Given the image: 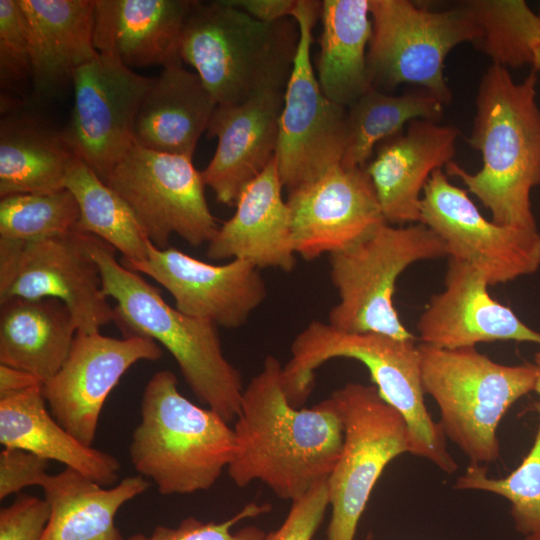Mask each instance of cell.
<instances>
[{
	"instance_id": "7c38bea8",
	"label": "cell",
	"mask_w": 540,
	"mask_h": 540,
	"mask_svg": "<svg viewBox=\"0 0 540 540\" xmlns=\"http://www.w3.org/2000/svg\"><path fill=\"white\" fill-rule=\"evenodd\" d=\"M103 181L127 203L159 249L168 248L172 234L196 247L218 231L192 158L134 144Z\"/></svg>"
},
{
	"instance_id": "74e56055",
	"label": "cell",
	"mask_w": 540,
	"mask_h": 540,
	"mask_svg": "<svg viewBox=\"0 0 540 540\" xmlns=\"http://www.w3.org/2000/svg\"><path fill=\"white\" fill-rule=\"evenodd\" d=\"M327 480L292 501L280 527L266 534L262 540H312L329 507Z\"/></svg>"
},
{
	"instance_id": "cb8c5ba5",
	"label": "cell",
	"mask_w": 540,
	"mask_h": 540,
	"mask_svg": "<svg viewBox=\"0 0 540 540\" xmlns=\"http://www.w3.org/2000/svg\"><path fill=\"white\" fill-rule=\"evenodd\" d=\"M29 32L34 93L53 96L99 53L95 0H17Z\"/></svg>"
},
{
	"instance_id": "6da1fadb",
	"label": "cell",
	"mask_w": 540,
	"mask_h": 540,
	"mask_svg": "<svg viewBox=\"0 0 540 540\" xmlns=\"http://www.w3.org/2000/svg\"><path fill=\"white\" fill-rule=\"evenodd\" d=\"M282 371L280 361L269 355L244 388L227 472L240 488L258 480L292 502L329 478L344 432L329 398L311 408L294 407Z\"/></svg>"
},
{
	"instance_id": "44dd1931",
	"label": "cell",
	"mask_w": 540,
	"mask_h": 540,
	"mask_svg": "<svg viewBox=\"0 0 540 540\" xmlns=\"http://www.w3.org/2000/svg\"><path fill=\"white\" fill-rule=\"evenodd\" d=\"M459 131L438 121L416 119L405 132L381 142L364 167L386 223H420L423 189L435 170L453 161Z\"/></svg>"
},
{
	"instance_id": "ee69618b",
	"label": "cell",
	"mask_w": 540,
	"mask_h": 540,
	"mask_svg": "<svg viewBox=\"0 0 540 540\" xmlns=\"http://www.w3.org/2000/svg\"><path fill=\"white\" fill-rule=\"evenodd\" d=\"M532 66L534 71L540 72V44L534 50Z\"/></svg>"
},
{
	"instance_id": "83f0119b",
	"label": "cell",
	"mask_w": 540,
	"mask_h": 540,
	"mask_svg": "<svg viewBox=\"0 0 540 540\" xmlns=\"http://www.w3.org/2000/svg\"><path fill=\"white\" fill-rule=\"evenodd\" d=\"M149 486L141 475L105 487L67 467L49 474L41 485L50 506L41 540H125L115 524L116 514Z\"/></svg>"
},
{
	"instance_id": "f546056e",
	"label": "cell",
	"mask_w": 540,
	"mask_h": 540,
	"mask_svg": "<svg viewBox=\"0 0 540 540\" xmlns=\"http://www.w3.org/2000/svg\"><path fill=\"white\" fill-rule=\"evenodd\" d=\"M320 20L316 76L327 98L348 108L373 88L367 65L369 0L321 1Z\"/></svg>"
},
{
	"instance_id": "52a82bcc",
	"label": "cell",
	"mask_w": 540,
	"mask_h": 540,
	"mask_svg": "<svg viewBox=\"0 0 540 540\" xmlns=\"http://www.w3.org/2000/svg\"><path fill=\"white\" fill-rule=\"evenodd\" d=\"M418 349L422 388L439 408L445 437L471 464L495 462L500 457L498 426L518 399L534 391L536 366L500 364L475 347L420 343Z\"/></svg>"
},
{
	"instance_id": "9c48e42d",
	"label": "cell",
	"mask_w": 540,
	"mask_h": 540,
	"mask_svg": "<svg viewBox=\"0 0 540 540\" xmlns=\"http://www.w3.org/2000/svg\"><path fill=\"white\" fill-rule=\"evenodd\" d=\"M369 8L367 65L372 87L382 91L412 84L444 106L449 104L445 59L454 47L474 44L480 35L466 1L431 10L409 0H369Z\"/></svg>"
},
{
	"instance_id": "1f68e13d",
	"label": "cell",
	"mask_w": 540,
	"mask_h": 540,
	"mask_svg": "<svg viewBox=\"0 0 540 540\" xmlns=\"http://www.w3.org/2000/svg\"><path fill=\"white\" fill-rule=\"evenodd\" d=\"M66 188L79 205L75 230L102 239L123 255L122 261L147 257L149 239L130 207L80 158L68 173Z\"/></svg>"
},
{
	"instance_id": "484cf974",
	"label": "cell",
	"mask_w": 540,
	"mask_h": 540,
	"mask_svg": "<svg viewBox=\"0 0 540 540\" xmlns=\"http://www.w3.org/2000/svg\"><path fill=\"white\" fill-rule=\"evenodd\" d=\"M42 385L0 398V443L62 463L102 486L114 485L120 462L83 444L60 425L47 408Z\"/></svg>"
},
{
	"instance_id": "7a4b0ae2",
	"label": "cell",
	"mask_w": 540,
	"mask_h": 540,
	"mask_svg": "<svg viewBox=\"0 0 540 540\" xmlns=\"http://www.w3.org/2000/svg\"><path fill=\"white\" fill-rule=\"evenodd\" d=\"M532 70L515 82L506 67L491 64L480 79L469 145L483 165L469 173L456 162L446 175L460 179L497 224L538 230L531 191L540 185V108L538 77Z\"/></svg>"
},
{
	"instance_id": "ac0fdd59",
	"label": "cell",
	"mask_w": 540,
	"mask_h": 540,
	"mask_svg": "<svg viewBox=\"0 0 540 540\" xmlns=\"http://www.w3.org/2000/svg\"><path fill=\"white\" fill-rule=\"evenodd\" d=\"M286 202L295 252L308 261L344 249L386 223L365 168L338 165L290 191Z\"/></svg>"
},
{
	"instance_id": "5b68a950",
	"label": "cell",
	"mask_w": 540,
	"mask_h": 540,
	"mask_svg": "<svg viewBox=\"0 0 540 540\" xmlns=\"http://www.w3.org/2000/svg\"><path fill=\"white\" fill-rule=\"evenodd\" d=\"M299 42L292 17L254 19L226 0L195 1L184 24L179 55L193 67L218 106L284 91Z\"/></svg>"
},
{
	"instance_id": "30bf717a",
	"label": "cell",
	"mask_w": 540,
	"mask_h": 540,
	"mask_svg": "<svg viewBox=\"0 0 540 540\" xmlns=\"http://www.w3.org/2000/svg\"><path fill=\"white\" fill-rule=\"evenodd\" d=\"M328 398L342 422L344 440L327 480V540H354L379 477L394 458L411 453V436L404 417L375 385L348 382Z\"/></svg>"
},
{
	"instance_id": "7402d4cb",
	"label": "cell",
	"mask_w": 540,
	"mask_h": 540,
	"mask_svg": "<svg viewBox=\"0 0 540 540\" xmlns=\"http://www.w3.org/2000/svg\"><path fill=\"white\" fill-rule=\"evenodd\" d=\"M275 158L240 193L231 218L208 243L212 260L240 259L257 269L292 271L296 252Z\"/></svg>"
},
{
	"instance_id": "4316f807",
	"label": "cell",
	"mask_w": 540,
	"mask_h": 540,
	"mask_svg": "<svg viewBox=\"0 0 540 540\" xmlns=\"http://www.w3.org/2000/svg\"><path fill=\"white\" fill-rule=\"evenodd\" d=\"M79 158L65 132L16 109L0 120V197L43 194L66 188Z\"/></svg>"
},
{
	"instance_id": "7bdbcfd3",
	"label": "cell",
	"mask_w": 540,
	"mask_h": 540,
	"mask_svg": "<svg viewBox=\"0 0 540 540\" xmlns=\"http://www.w3.org/2000/svg\"><path fill=\"white\" fill-rule=\"evenodd\" d=\"M537 369V378L535 382L534 391L540 396V352L535 354L534 363Z\"/></svg>"
},
{
	"instance_id": "8fae6325",
	"label": "cell",
	"mask_w": 540,
	"mask_h": 540,
	"mask_svg": "<svg viewBox=\"0 0 540 540\" xmlns=\"http://www.w3.org/2000/svg\"><path fill=\"white\" fill-rule=\"evenodd\" d=\"M321 1L296 0L291 17L299 42L284 90L275 162L288 192L341 165L346 145L347 108L323 93L311 60L313 28Z\"/></svg>"
},
{
	"instance_id": "d6a6232c",
	"label": "cell",
	"mask_w": 540,
	"mask_h": 540,
	"mask_svg": "<svg viewBox=\"0 0 540 540\" xmlns=\"http://www.w3.org/2000/svg\"><path fill=\"white\" fill-rule=\"evenodd\" d=\"M480 35L474 43L492 64L507 69L533 62L540 44V15L524 0H468Z\"/></svg>"
},
{
	"instance_id": "60d3db41",
	"label": "cell",
	"mask_w": 540,
	"mask_h": 540,
	"mask_svg": "<svg viewBox=\"0 0 540 540\" xmlns=\"http://www.w3.org/2000/svg\"><path fill=\"white\" fill-rule=\"evenodd\" d=\"M233 7L256 20L272 23L290 18L296 0H226Z\"/></svg>"
},
{
	"instance_id": "f6af8a7d",
	"label": "cell",
	"mask_w": 540,
	"mask_h": 540,
	"mask_svg": "<svg viewBox=\"0 0 540 540\" xmlns=\"http://www.w3.org/2000/svg\"><path fill=\"white\" fill-rule=\"evenodd\" d=\"M523 540H540V536H538V535H529V536H525Z\"/></svg>"
},
{
	"instance_id": "d6986e66",
	"label": "cell",
	"mask_w": 540,
	"mask_h": 540,
	"mask_svg": "<svg viewBox=\"0 0 540 540\" xmlns=\"http://www.w3.org/2000/svg\"><path fill=\"white\" fill-rule=\"evenodd\" d=\"M488 287L479 271L449 258L444 288L430 298L417 322L421 343L444 349L496 341L540 345V332L494 299Z\"/></svg>"
},
{
	"instance_id": "d4e9b609",
	"label": "cell",
	"mask_w": 540,
	"mask_h": 540,
	"mask_svg": "<svg viewBox=\"0 0 540 540\" xmlns=\"http://www.w3.org/2000/svg\"><path fill=\"white\" fill-rule=\"evenodd\" d=\"M182 61L165 66L146 93L134 126V144L192 158L217 103Z\"/></svg>"
},
{
	"instance_id": "f35d334b",
	"label": "cell",
	"mask_w": 540,
	"mask_h": 540,
	"mask_svg": "<svg viewBox=\"0 0 540 540\" xmlns=\"http://www.w3.org/2000/svg\"><path fill=\"white\" fill-rule=\"evenodd\" d=\"M50 517L48 501L29 494H17L0 510V540H41Z\"/></svg>"
},
{
	"instance_id": "9a60e30c",
	"label": "cell",
	"mask_w": 540,
	"mask_h": 540,
	"mask_svg": "<svg viewBox=\"0 0 540 540\" xmlns=\"http://www.w3.org/2000/svg\"><path fill=\"white\" fill-rule=\"evenodd\" d=\"M154 80L100 53L75 72L74 104L64 132L76 155L102 180L134 145L136 117Z\"/></svg>"
},
{
	"instance_id": "ffe728a7",
	"label": "cell",
	"mask_w": 540,
	"mask_h": 540,
	"mask_svg": "<svg viewBox=\"0 0 540 540\" xmlns=\"http://www.w3.org/2000/svg\"><path fill=\"white\" fill-rule=\"evenodd\" d=\"M284 91H269L243 103L217 106L207 132L216 151L201 171L218 202L233 206L242 190L275 158Z\"/></svg>"
},
{
	"instance_id": "277c9868",
	"label": "cell",
	"mask_w": 540,
	"mask_h": 540,
	"mask_svg": "<svg viewBox=\"0 0 540 540\" xmlns=\"http://www.w3.org/2000/svg\"><path fill=\"white\" fill-rule=\"evenodd\" d=\"M290 353L282 380L286 397L294 407L300 408L306 402L315 370L324 362L334 358L360 361L381 397L404 417L411 436V454L429 460L447 474L457 470L441 425L432 419L425 405L415 339L345 332L328 322L312 321L294 338Z\"/></svg>"
},
{
	"instance_id": "5bb4252c",
	"label": "cell",
	"mask_w": 540,
	"mask_h": 540,
	"mask_svg": "<svg viewBox=\"0 0 540 540\" xmlns=\"http://www.w3.org/2000/svg\"><path fill=\"white\" fill-rule=\"evenodd\" d=\"M420 223L444 242L449 258L479 271L489 286L508 283L540 268V232L487 220L442 169L428 179L421 196Z\"/></svg>"
},
{
	"instance_id": "b9f144b4",
	"label": "cell",
	"mask_w": 540,
	"mask_h": 540,
	"mask_svg": "<svg viewBox=\"0 0 540 540\" xmlns=\"http://www.w3.org/2000/svg\"><path fill=\"white\" fill-rule=\"evenodd\" d=\"M43 384L31 373L0 364V398Z\"/></svg>"
},
{
	"instance_id": "e0dca14e",
	"label": "cell",
	"mask_w": 540,
	"mask_h": 540,
	"mask_svg": "<svg viewBox=\"0 0 540 540\" xmlns=\"http://www.w3.org/2000/svg\"><path fill=\"white\" fill-rule=\"evenodd\" d=\"M125 267L151 277L174 298L176 308L224 328H238L267 296L255 266L240 259L213 265L172 247L148 242L147 257Z\"/></svg>"
},
{
	"instance_id": "4dcf8cb0",
	"label": "cell",
	"mask_w": 540,
	"mask_h": 540,
	"mask_svg": "<svg viewBox=\"0 0 540 540\" xmlns=\"http://www.w3.org/2000/svg\"><path fill=\"white\" fill-rule=\"evenodd\" d=\"M444 104L423 89L391 95L371 88L347 108L345 168H364L375 147L416 119L438 121Z\"/></svg>"
},
{
	"instance_id": "2e32d148",
	"label": "cell",
	"mask_w": 540,
	"mask_h": 540,
	"mask_svg": "<svg viewBox=\"0 0 540 540\" xmlns=\"http://www.w3.org/2000/svg\"><path fill=\"white\" fill-rule=\"evenodd\" d=\"M161 356L159 344L147 337L77 332L62 367L42 385L50 413L80 442L92 446L103 405L120 378L136 362Z\"/></svg>"
},
{
	"instance_id": "ab89813d",
	"label": "cell",
	"mask_w": 540,
	"mask_h": 540,
	"mask_svg": "<svg viewBox=\"0 0 540 540\" xmlns=\"http://www.w3.org/2000/svg\"><path fill=\"white\" fill-rule=\"evenodd\" d=\"M49 460L32 452L4 447L0 453V499L40 486L49 475Z\"/></svg>"
},
{
	"instance_id": "836d02e7",
	"label": "cell",
	"mask_w": 540,
	"mask_h": 540,
	"mask_svg": "<svg viewBox=\"0 0 540 540\" xmlns=\"http://www.w3.org/2000/svg\"><path fill=\"white\" fill-rule=\"evenodd\" d=\"M538 429L533 445L521 464L504 478H492L483 465L469 464L455 489L478 490L504 497L510 503L515 529L522 535L540 536V401L533 404Z\"/></svg>"
},
{
	"instance_id": "d590c367",
	"label": "cell",
	"mask_w": 540,
	"mask_h": 540,
	"mask_svg": "<svg viewBox=\"0 0 540 540\" xmlns=\"http://www.w3.org/2000/svg\"><path fill=\"white\" fill-rule=\"evenodd\" d=\"M32 78L31 43L22 10L17 0H0L1 95L22 100Z\"/></svg>"
},
{
	"instance_id": "f1b7e54d",
	"label": "cell",
	"mask_w": 540,
	"mask_h": 540,
	"mask_svg": "<svg viewBox=\"0 0 540 540\" xmlns=\"http://www.w3.org/2000/svg\"><path fill=\"white\" fill-rule=\"evenodd\" d=\"M0 303V363L45 383L62 367L78 332L71 312L54 298Z\"/></svg>"
},
{
	"instance_id": "ba28073f",
	"label": "cell",
	"mask_w": 540,
	"mask_h": 540,
	"mask_svg": "<svg viewBox=\"0 0 540 540\" xmlns=\"http://www.w3.org/2000/svg\"><path fill=\"white\" fill-rule=\"evenodd\" d=\"M447 256L443 240L422 223H383L350 246L329 254L338 303L328 316L337 330L415 339L394 306L397 279L410 265Z\"/></svg>"
},
{
	"instance_id": "e575fe53",
	"label": "cell",
	"mask_w": 540,
	"mask_h": 540,
	"mask_svg": "<svg viewBox=\"0 0 540 540\" xmlns=\"http://www.w3.org/2000/svg\"><path fill=\"white\" fill-rule=\"evenodd\" d=\"M79 205L67 188L43 194H16L1 198L0 237L30 242L76 229Z\"/></svg>"
},
{
	"instance_id": "3957f363",
	"label": "cell",
	"mask_w": 540,
	"mask_h": 540,
	"mask_svg": "<svg viewBox=\"0 0 540 540\" xmlns=\"http://www.w3.org/2000/svg\"><path fill=\"white\" fill-rule=\"evenodd\" d=\"M83 235L103 292L117 303L113 321L124 337H147L163 345L196 398L227 422L236 419L245 387L240 371L224 355L217 325L171 307L156 287L116 260L112 246Z\"/></svg>"
},
{
	"instance_id": "8992f818",
	"label": "cell",
	"mask_w": 540,
	"mask_h": 540,
	"mask_svg": "<svg viewBox=\"0 0 540 540\" xmlns=\"http://www.w3.org/2000/svg\"><path fill=\"white\" fill-rule=\"evenodd\" d=\"M177 384L169 370L151 377L129 446L135 470L162 495L210 489L227 470L235 449L229 422L212 409L191 402Z\"/></svg>"
},
{
	"instance_id": "603a6c76",
	"label": "cell",
	"mask_w": 540,
	"mask_h": 540,
	"mask_svg": "<svg viewBox=\"0 0 540 540\" xmlns=\"http://www.w3.org/2000/svg\"><path fill=\"white\" fill-rule=\"evenodd\" d=\"M195 0H95L94 46L125 66L182 61L180 41Z\"/></svg>"
},
{
	"instance_id": "7dc6e473",
	"label": "cell",
	"mask_w": 540,
	"mask_h": 540,
	"mask_svg": "<svg viewBox=\"0 0 540 540\" xmlns=\"http://www.w3.org/2000/svg\"><path fill=\"white\" fill-rule=\"evenodd\" d=\"M538 14L540 15V8H539V12H538Z\"/></svg>"
},
{
	"instance_id": "8d00e7d4",
	"label": "cell",
	"mask_w": 540,
	"mask_h": 540,
	"mask_svg": "<svg viewBox=\"0 0 540 540\" xmlns=\"http://www.w3.org/2000/svg\"><path fill=\"white\" fill-rule=\"evenodd\" d=\"M270 511V505L247 504L227 520L203 522L194 517L183 519L177 526H156L149 534L136 533L125 540H262L265 532L256 526H246L237 531L232 527L247 518H254Z\"/></svg>"
},
{
	"instance_id": "bcb514c9",
	"label": "cell",
	"mask_w": 540,
	"mask_h": 540,
	"mask_svg": "<svg viewBox=\"0 0 540 540\" xmlns=\"http://www.w3.org/2000/svg\"><path fill=\"white\" fill-rule=\"evenodd\" d=\"M372 535L371 534H368L367 537L365 538V540H372Z\"/></svg>"
},
{
	"instance_id": "4fadbf2b",
	"label": "cell",
	"mask_w": 540,
	"mask_h": 540,
	"mask_svg": "<svg viewBox=\"0 0 540 540\" xmlns=\"http://www.w3.org/2000/svg\"><path fill=\"white\" fill-rule=\"evenodd\" d=\"M12 298L60 300L84 334L100 333L114 318L98 265L77 230L30 242L0 237V302Z\"/></svg>"
}]
</instances>
